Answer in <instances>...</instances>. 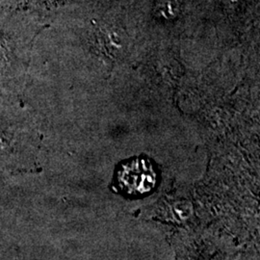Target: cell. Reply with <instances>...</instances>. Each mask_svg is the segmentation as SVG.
Segmentation results:
<instances>
[{
	"instance_id": "obj_1",
	"label": "cell",
	"mask_w": 260,
	"mask_h": 260,
	"mask_svg": "<svg viewBox=\"0 0 260 260\" xmlns=\"http://www.w3.org/2000/svg\"><path fill=\"white\" fill-rule=\"evenodd\" d=\"M121 190L129 195H143L156 183V174L150 164L137 159L124 165L118 175Z\"/></svg>"
},
{
	"instance_id": "obj_2",
	"label": "cell",
	"mask_w": 260,
	"mask_h": 260,
	"mask_svg": "<svg viewBox=\"0 0 260 260\" xmlns=\"http://www.w3.org/2000/svg\"><path fill=\"white\" fill-rule=\"evenodd\" d=\"M178 7L177 0H161L157 4L159 14L167 19H173L177 16L179 11Z\"/></svg>"
}]
</instances>
